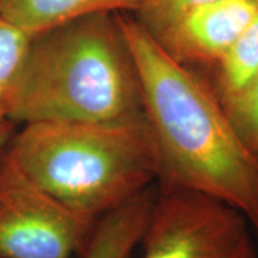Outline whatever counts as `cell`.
Masks as SVG:
<instances>
[{"label": "cell", "mask_w": 258, "mask_h": 258, "mask_svg": "<svg viewBox=\"0 0 258 258\" xmlns=\"http://www.w3.org/2000/svg\"><path fill=\"white\" fill-rule=\"evenodd\" d=\"M118 20L137 64L159 185L228 204L258 237V158L232 126L211 81L168 55L132 13H118Z\"/></svg>", "instance_id": "1"}, {"label": "cell", "mask_w": 258, "mask_h": 258, "mask_svg": "<svg viewBox=\"0 0 258 258\" xmlns=\"http://www.w3.org/2000/svg\"><path fill=\"white\" fill-rule=\"evenodd\" d=\"M142 115L135 59L118 13H96L29 37L9 119L112 122Z\"/></svg>", "instance_id": "2"}, {"label": "cell", "mask_w": 258, "mask_h": 258, "mask_svg": "<svg viewBox=\"0 0 258 258\" xmlns=\"http://www.w3.org/2000/svg\"><path fill=\"white\" fill-rule=\"evenodd\" d=\"M26 175L71 210L99 220L159 176L144 113L112 122L23 123L6 145Z\"/></svg>", "instance_id": "3"}, {"label": "cell", "mask_w": 258, "mask_h": 258, "mask_svg": "<svg viewBox=\"0 0 258 258\" xmlns=\"http://www.w3.org/2000/svg\"><path fill=\"white\" fill-rule=\"evenodd\" d=\"M252 234L228 204L159 185L139 245L142 258H257Z\"/></svg>", "instance_id": "4"}, {"label": "cell", "mask_w": 258, "mask_h": 258, "mask_svg": "<svg viewBox=\"0 0 258 258\" xmlns=\"http://www.w3.org/2000/svg\"><path fill=\"white\" fill-rule=\"evenodd\" d=\"M98 220L71 210L0 152V258L81 255Z\"/></svg>", "instance_id": "5"}, {"label": "cell", "mask_w": 258, "mask_h": 258, "mask_svg": "<svg viewBox=\"0 0 258 258\" xmlns=\"http://www.w3.org/2000/svg\"><path fill=\"white\" fill-rule=\"evenodd\" d=\"M257 13L258 0H220L188 10L152 36L176 62L211 68Z\"/></svg>", "instance_id": "6"}, {"label": "cell", "mask_w": 258, "mask_h": 258, "mask_svg": "<svg viewBox=\"0 0 258 258\" xmlns=\"http://www.w3.org/2000/svg\"><path fill=\"white\" fill-rule=\"evenodd\" d=\"M142 0H0V18L29 37L96 13H135Z\"/></svg>", "instance_id": "7"}, {"label": "cell", "mask_w": 258, "mask_h": 258, "mask_svg": "<svg viewBox=\"0 0 258 258\" xmlns=\"http://www.w3.org/2000/svg\"><path fill=\"white\" fill-rule=\"evenodd\" d=\"M155 191L148 188L102 215L79 258H132L147 227Z\"/></svg>", "instance_id": "8"}, {"label": "cell", "mask_w": 258, "mask_h": 258, "mask_svg": "<svg viewBox=\"0 0 258 258\" xmlns=\"http://www.w3.org/2000/svg\"><path fill=\"white\" fill-rule=\"evenodd\" d=\"M211 69L214 74L210 81L221 101L237 95L257 79L258 13Z\"/></svg>", "instance_id": "9"}, {"label": "cell", "mask_w": 258, "mask_h": 258, "mask_svg": "<svg viewBox=\"0 0 258 258\" xmlns=\"http://www.w3.org/2000/svg\"><path fill=\"white\" fill-rule=\"evenodd\" d=\"M29 36L0 18V123L9 119L10 102L26 53Z\"/></svg>", "instance_id": "10"}, {"label": "cell", "mask_w": 258, "mask_h": 258, "mask_svg": "<svg viewBox=\"0 0 258 258\" xmlns=\"http://www.w3.org/2000/svg\"><path fill=\"white\" fill-rule=\"evenodd\" d=\"M221 103L242 142L258 158V78Z\"/></svg>", "instance_id": "11"}, {"label": "cell", "mask_w": 258, "mask_h": 258, "mask_svg": "<svg viewBox=\"0 0 258 258\" xmlns=\"http://www.w3.org/2000/svg\"><path fill=\"white\" fill-rule=\"evenodd\" d=\"M220 0H142L134 13L151 35H157L188 10Z\"/></svg>", "instance_id": "12"}, {"label": "cell", "mask_w": 258, "mask_h": 258, "mask_svg": "<svg viewBox=\"0 0 258 258\" xmlns=\"http://www.w3.org/2000/svg\"><path fill=\"white\" fill-rule=\"evenodd\" d=\"M13 132H15V123L12 120H6L0 123V152L8 145Z\"/></svg>", "instance_id": "13"}]
</instances>
